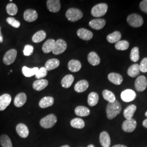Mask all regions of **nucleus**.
<instances>
[{"label": "nucleus", "instance_id": "nucleus-1", "mask_svg": "<svg viewBox=\"0 0 147 147\" xmlns=\"http://www.w3.org/2000/svg\"><path fill=\"white\" fill-rule=\"evenodd\" d=\"M121 107L118 101L116 100L112 103H109L106 107L107 117L109 119L115 118L121 112Z\"/></svg>", "mask_w": 147, "mask_h": 147}, {"label": "nucleus", "instance_id": "nucleus-2", "mask_svg": "<svg viewBox=\"0 0 147 147\" xmlns=\"http://www.w3.org/2000/svg\"><path fill=\"white\" fill-rule=\"evenodd\" d=\"M65 16L69 21L75 22L80 20L83 17V13L79 9L71 8L67 11Z\"/></svg>", "mask_w": 147, "mask_h": 147}, {"label": "nucleus", "instance_id": "nucleus-3", "mask_svg": "<svg viewBox=\"0 0 147 147\" xmlns=\"http://www.w3.org/2000/svg\"><path fill=\"white\" fill-rule=\"evenodd\" d=\"M57 121V117L53 114H50L42 118L40 121V124L45 129H49L54 126Z\"/></svg>", "mask_w": 147, "mask_h": 147}, {"label": "nucleus", "instance_id": "nucleus-4", "mask_svg": "<svg viewBox=\"0 0 147 147\" xmlns=\"http://www.w3.org/2000/svg\"><path fill=\"white\" fill-rule=\"evenodd\" d=\"M108 9V5L106 3H99L94 5L91 11L92 15L96 17L99 18L105 16Z\"/></svg>", "mask_w": 147, "mask_h": 147}, {"label": "nucleus", "instance_id": "nucleus-5", "mask_svg": "<svg viewBox=\"0 0 147 147\" xmlns=\"http://www.w3.org/2000/svg\"><path fill=\"white\" fill-rule=\"evenodd\" d=\"M127 21L130 26L133 27H140L143 24V20L141 16L137 14H132L127 16Z\"/></svg>", "mask_w": 147, "mask_h": 147}, {"label": "nucleus", "instance_id": "nucleus-6", "mask_svg": "<svg viewBox=\"0 0 147 147\" xmlns=\"http://www.w3.org/2000/svg\"><path fill=\"white\" fill-rule=\"evenodd\" d=\"M67 47V44L63 39H58L55 44L53 52L55 55H60L64 53Z\"/></svg>", "mask_w": 147, "mask_h": 147}, {"label": "nucleus", "instance_id": "nucleus-7", "mask_svg": "<svg viewBox=\"0 0 147 147\" xmlns=\"http://www.w3.org/2000/svg\"><path fill=\"white\" fill-rule=\"evenodd\" d=\"M16 56H17V51L16 49H11L5 53L3 57V62L5 65H8L11 64L16 61Z\"/></svg>", "mask_w": 147, "mask_h": 147}, {"label": "nucleus", "instance_id": "nucleus-8", "mask_svg": "<svg viewBox=\"0 0 147 147\" xmlns=\"http://www.w3.org/2000/svg\"><path fill=\"white\" fill-rule=\"evenodd\" d=\"M121 100L124 102H129L135 100L136 97V94L135 91L132 89H125L121 93Z\"/></svg>", "mask_w": 147, "mask_h": 147}, {"label": "nucleus", "instance_id": "nucleus-9", "mask_svg": "<svg viewBox=\"0 0 147 147\" xmlns=\"http://www.w3.org/2000/svg\"><path fill=\"white\" fill-rule=\"evenodd\" d=\"M137 126L136 121L134 119H126L122 124V129L126 132H132L134 131Z\"/></svg>", "mask_w": 147, "mask_h": 147}, {"label": "nucleus", "instance_id": "nucleus-10", "mask_svg": "<svg viewBox=\"0 0 147 147\" xmlns=\"http://www.w3.org/2000/svg\"><path fill=\"white\" fill-rule=\"evenodd\" d=\"M135 86L137 91L143 92L146 89L147 87V80L144 76H140L137 78Z\"/></svg>", "mask_w": 147, "mask_h": 147}, {"label": "nucleus", "instance_id": "nucleus-11", "mask_svg": "<svg viewBox=\"0 0 147 147\" xmlns=\"http://www.w3.org/2000/svg\"><path fill=\"white\" fill-rule=\"evenodd\" d=\"M38 15L37 11L31 9L26 10L24 14V18L25 20L29 22L36 21L38 19Z\"/></svg>", "mask_w": 147, "mask_h": 147}, {"label": "nucleus", "instance_id": "nucleus-12", "mask_svg": "<svg viewBox=\"0 0 147 147\" xmlns=\"http://www.w3.org/2000/svg\"><path fill=\"white\" fill-rule=\"evenodd\" d=\"M11 97L8 94H4L0 96V111H3L10 105Z\"/></svg>", "mask_w": 147, "mask_h": 147}, {"label": "nucleus", "instance_id": "nucleus-13", "mask_svg": "<svg viewBox=\"0 0 147 147\" xmlns=\"http://www.w3.org/2000/svg\"><path fill=\"white\" fill-rule=\"evenodd\" d=\"M47 9L50 11L57 13L61 9L60 1L58 0H48L47 1Z\"/></svg>", "mask_w": 147, "mask_h": 147}, {"label": "nucleus", "instance_id": "nucleus-14", "mask_svg": "<svg viewBox=\"0 0 147 147\" xmlns=\"http://www.w3.org/2000/svg\"><path fill=\"white\" fill-rule=\"evenodd\" d=\"M78 37L84 40H89L93 36V33L89 30L85 28H80L77 31Z\"/></svg>", "mask_w": 147, "mask_h": 147}, {"label": "nucleus", "instance_id": "nucleus-15", "mask_svg": "<svg viewBox=\"0 0 147 147\" xmlns=\"http://www.w3.org/2000/svg\"><path fill=\"white\" fill-rule=\"evenodd\" d=\"M106 24V21L102 19H95L89 22V26L93 29L99 30L104 28Z\"/></svg>", "mask_w": 147, "mask_h": 147}, {"label": "nucleus", "instance_id": "nucleus-16", "mask_svg": "<svg viewBox=\"0 0 147 147\" xmlns=\"http://www.w3.org/2000/svg\"><path fill=\"white\" fill-rule=\"evenodd\" d=\"M16 131L20 136L26 138L29 135V130L27 126L22 123H20L16 127Z\"/></svg>", "mask_w": 147, "mask_h": 147}, {"label": "nucleus", "instance_id": "nucleus-17", "mask_svg": "<svg viewBox=\"0 0 147 147\" xmlns=\"http://www.w3.org/2000/svg\"><path fill=\"white\" fill-rule=\"evenodd\" d=\"M27 100V95L24 93H20L17 95L14 99V104L16 107H21L24 105Z\"/></svg>", "mask_w": 147, "mask_h": 147}, {"label": "nucleus", "instance_id": "nucleus-18", "mask_svg": "<svg viewBox=\"0 0 147 147\" xmlns=\"http://www.w3.org/2000/svg\"><path fill=\"white\" fill-rule=\"evenodd\" d=\"M100 142L102 147H109L111 145V138L109 134L106 131L102 132L100 135Z\"/></svg>", "mask_w": 147, "mask_h": 147}, {"label": "nucleus", "instance_id": "nucleus-19", "mask_svg": "<svg viewBox=\"0 0 147 147\" xmlns=\"http://www.w3.org/2000/svg\"><path fill=\"white\" fill-rule=\"evenodd\" d=\"M89 84L86 80H81L75 85L74 89L78 93H82L86 90L88 88Z\"/></svg>", "mask_w": 147, "mask_h": 147}, {"label": "nucleus", "instance_id": "nucleus-20", "mask_svg": "<svg viewBox=\"0 0 147 147\" xmlns=\"http://www.w3.org/2000/svg\"><path fill=\"white\" fill-rule=\"evenodd\" d=\"M48 81L45 79H40L34 81L33 84V88L37 91L42 90L48 85Z\"/></svg>", "mask_w": 147, "mask_h": 147}, {"label": "nucleus", "instance_id": "nucleus-21", "mask_svg": "<svg viewBox=\"0 0 147 147\" xmlns=\"http://www.w3.org/2000/svg\"><path fill=\"white\" fill-rule=\"evenodd\" d=\"M108 79L111 82L116 85H120L123 82V77L120 74L112 73L108 75Z\"/></svg>", "mask_w": 147, "mask_h": 147}, {"label": "nucleus", "instance_id": "nucleus-22", "mask_svg": "<svg viewBox=\"0 0 147 147\" xmlns=\"http://www.w3.org/2000/svg\"><path fill=\"white\" fill-rule=\"evenodd\" d=\"M136 106L135 105H129L124 111V116L126 119H130L132 118L136 111Z\"/></svg>", "mask_w": 147, "mask_h": 147}, {"label": "nucleus", "instance_id": "nucleus-23", "mask_svg": "<svg viewBox=\"0 0 147 147\" xmlns=\"http://www.w3.org/2000/svg\"><path fill=\"white\" fill-rule=\"evenodd\" d=\"M82 65L81 62L78 60L72 59L68 63V69L70 71L75 73L78 72L81 69Z\"/></svg>", "mask_w": 147, "mask_h": 147}, {"label": "nucleus", "instance_id": "nucleus-24", "mask_svg": "<svg viewBox=\"0 0 147 147\" xmlns=\"http://www.w3.org/2000/svg\"><path fill=\"white\" fill-rule=\"evenodd\" d=\"M54 103V99L51 96H45L42 98L39 101V105L42 109L47 108L51 106Z\"/></svg>", "mask_w": 147, "mask_h": 147}, {"label": "nucleus", "instance_id": "nucleus-25", "mask_svg": "<svg viewBox=\"0 0 147 147\" xmlns=\"http://www.w3.org/2000/svg\"><path fill=\"white\" fill-rule=\"evenodd\" d=\"M88 61L91 65L96 66L100 64V58L96 53L90 52L88 55Z\"/></svg>", "mask_w": 147, "mask_h": 147}, {"label": "nucleus", "instance_id": "nucleus-26", "mask_svg": "<svg viewBox=\"0 0 147 147\" xmlns=\"http://www.w3.org/2000/svg\"><path fill=\"white\" fill-rule=\"evenodd\" d=\"M55 42H56L53 39H48L42 45V51L45 53H48L53 51V47H55Z\"/></svg>", "mask_w": 147, "mask_h": 147}, {"label": "nucleus", "instance_id": "nucleus-27", "mask_svg": "<svg viewBox=\"0 0 147 147\" xmlns=\"http://www.w3.org/2000/svg\"><path fill=\"white\" fill-rule=\"evenodd\" d=\"M74 78L72 75L69 74L65 76L61 81L62 86L65 88H68L73 83Z\"/></svg>", "mask_w": 147, "mask_h": 147}, {"label": "nucleus", "instance_id": "nucleus-28", "mask_svg": "<svg viewBox=\"0 0 147 147\" xmlns=\"http://www.w3.org/2000/svg\"><path fill=\"white\" fill-rule=\"evenodd\" d=\"M39 68L38 67H34L33 68H29L26 66H24L22 68V72L23 75L27 78H30L35 75L37 74Z\"/></svg>", "mask_w": 147, "mask_h": 147}, {"label": "nucleus", "instance_id": "nucleus-29", "mask_svg": "<svg viewBox=\"0 0 147 147\" xmlns=\"http://www.w3.org/2000/svg\"><path fill=\"white\" fill-rule=\"evenodd\" d=\"M47 37L45 32L41 30L36 32L32 37V41L35 43L41 42L43 41Z\"/></svg>", "mask_w": 147, "mask_h": 147}, {"label": "nucleus", "instance_id": "nucleus-30", "mask_svg": "<svg viewBox=\"0 0 147 147\" xmlns=\"http://www.w3.org/2000/svg\"><path fill=\"white\" fill-rule=\"evenodd\" d=\"M121 34L119 31H115L107 36V40L110 43H116L121 40Z\"/></svg>", "mask_w": 147, "mask_h": 147}, {"label": "nucleus", "instance_id": "nucleus-31", "mask_svg": "<svg viewBox=\"0 0 147 147\" xmlns=\"http://www.w3.org/2000/svg\"><path fill=\"white\" fill-rule=\"evenodd\" d=\"M59 61L57 59L53 58L48 60L45 63V68L47 71L52 70L55 69L57 68L59 65Z\"/></svg>", "mask_w": 147, "mask_h": 147}, {"label": "nucleus", "instance_id": "nucleus-32", "mask_svg": "<svg viewBox=\"0 0 147 147\" xmlns=\"http://www.w3.org/2000/svg\"><path fill=\"white\" fill-rule=\"evenodd\" d=\"M75 113L77 116L80 117H86L89 116L90 114V110L84 106H79L76 107L75 110Z\"/></svg>", "mask_w": 147, "mask_h": 147}, {"label": "nucleus", "instance_id": "nucleus-33", "mask_svg": "<svg viewBox=\"0 0 147 147\" xmlns=\"http://www.w3.org/2000/svg\"><path fill=\"white\" fill-rule=\"evenodd\" d=\"M140 73V67L138 64H135L130 66L127 70V74L129 76L135 78Z\"/></svg>", "mask_w": 147, "mask_h": 147}, {"label": "nucleus", "instance_id": "nucleus-34", "mask_svg": "<svg viewBox=\"0 0 147 147\" xmlns=\"http://www.w3.org/2000/svg\"><path fill=\"white\" fill-rule=\"evenodd\" d=\"M99 101V95L95 92L90 93L88 96V104L90 106H94Z\"/></svg>", "mask_w": 147, "mask_h": 147}, {"label": "nucleus", "instance_id": "nucleus-35", "mask_svg": "<svg viewBox=\"0 0 147 147\" xmlns=\"http://www.w3.org/2000/svg\"><path fill=\"white\" fill-rule=\"evenodd\" d=\"M70 125L74 128L76 129H82L85 126L84 121L79 118H76L72 119L70 121Z\"/></svg>", "mask_w": 147, "mask_h": 147}, {"label": "nucleus", "instance_id": "nucleus-36", "mask_svg": "<svg viewBox=\"0 0 147 147\" xmlns=\"http://www.w3.org/2000/svg\"><path fill=\"white\" fill-rule=\"evenodd\" d=\"M102 96L104 99L107 101L109 103L113 102L116 100L115 94L112 92L107 89H105L102 92Z\"/></svg>", "mask_w": 147, "mask_h": 147}, {"label": "nucleus", "instance_id": "nucleus-37", "mask_svg": "<svg viewBox=\"0 0 147 147\" xmlns=\"http://www.w3.org/2000/svg\"><path fill=\"white\" fill-rule=\"evenodd\" d=\"M0 143L2 147H13L10 138L5 134L0 137Z\"/></svg>", "mask_w": 147, "mask_h": 147}, {"label": "nucleus", "instance_id": "nucleus-38", "mask_svg": "<svg viewBox=\"0 0 147 147\" xmlns=\"http://www.w3.org/2000/svg\"><path fill=\"white\" fill-rule=\"evenodd\" d=\"M6 11L7 13L10 16H16L18 13V9L16 4L10 3L8 4L6 7Z\"/></svg>", "mask_w": 147, "mask_h": 147}, {"label": "nucleus", "instance_id": "nucleus-39", "mask_svg": "<svg viewBox=\"0 0 147 147\" xmlns=\"http://www.w3.org/2000/svg\"><path fill=\"white\" fill-rule=\"evenodd\" d=\"M129 47V43L126 40H119L117 42L115 45V47L118 50L124 51L126 50Z\"/></svg>", "mask_w": 147, "mask_h": 147}, {"label": "nucleus", "instance_id": "nucleus-40", "mask_svg": "<svg viewBox=\"0 0 147 147\" xmlns=\"http://www.w3.org/2000/svg\"><path fill=\"white\" fill-rule=\"evenodd\" d=\"M130 57L132 62H136L140 58L139 55V49L137 47H134L131 50Z\"/></svg>", "mask_w": 147, "mask_h": 147}, {"label": "nucleus", "instance_id": "nucleus-41", "mask_svg": "<svg viewBox=\"0 0 147 147\" xmlns=\"http://www.w3.org/2000/svg\"><path fill=\"white\" fill-rule=\"evenodd\" d=\"M47 70L45 67H42L39 69L37 74L35 75L36 78L38 80L42 79V78L45 77L47 75Z\"/></svg>", "mask_w": 147, "mask_h": 147}, {"label": "nucleus", "instance_id": "nucleus-42", "mask_svg": "<svg viewBox=\"0 0 147 147\" xmlns=\"http://www.w3.org/2000/svg\"><path fill=\"white\" fill-rule=\"evenodd\" d=\"M7 22L14 28H18L20 26V22L19 21L16 20L15 18L12 17H9L6 20Z\"/></svg>", "mask_w": 147, "mask_h": 147}, {"label": "nucleus", "instance_id": "nucleus-43", "mask_svg": "<svg viewBox=\"0 0 147 147\" xmlns=\"http://www.w3.org/2000/svg\"><path fill=\"white\" fill-rule=\"evenodd\" d=\"M33 50H34V47L33 46H32L31 45H26L24 49L23 53L25 56H31L33 53Z\"/></svg>", "mask_w": 147, "mask_h": 147}, {"label": "nucleus", "instance_id": "nucleus-44", "mask_svg": "<svg viewBox=\"0 0 147 147\" xmlns=\"http://www.w3.org/2000/svg\"><path fill=\"white\" fill-rule=\"evenodd\" d=\"M140 71L142 73L147 72V58H143L139 65Z\"/></svg>", "mask_w": 147, "mask_h": 147}, {"label": "nucleus", "instance_id": "nucleus-45", "mask_svg": "<svg viewBox=\"0 0 147 147\" xmlns=\"http://www.w3.org/2000/svg\"><path fill=\"white\" fill-rule=\"evenodd\" d=\"M140 8L141 11L147 14V0H143L141 2Z\"/></svg>", "mask_w": 147, "mask_h": 147}, {"label": "nucleus", "instance_id": "nucleus-46", "mask_svg": "<svg viewBox=\"0 0 147 147\" xmlns=\"http://www.w3.org/2000/svg\"><path fill=\"white\" fill-rule=\"evenodd\" d=\"M1 27H0V43L3 42V37H2V35L1 34Z\"/></svg>", "mask_w": 147, "mask_h": 147}, {"label": "nucleus", "instance_id": "nucleus-47", "mask_svg": "<svg viewBox=\"0 0 147 147\" xmlns=\"http://www.w3.org/2000/svg\"><path fill=\"white\" fill-rule=\"evenodd\" d=\"M143 125L146 128H147V119L143 121Z\"/></svg>", "mask_w": 147, "mask_h": 147}, {"label": "nucleus", "instance_id": "nucleus-48", "mask_svg": "<svg viewBox=\"0 0 147 147\" xmlns=\"http://www.w3.org/2000/svg\"><path fill=\"white\" fill-rule=\"evenodd\" d=\"M127 147L126 146H124V145H123V144H116L113 146V147Z\"/></svg>", "mask_w": 147, "mask_h": 147}, {"label": "nucleus", "instance_id": "nucleus-49", "mask_svg": "<svg viewBox=\"0 0 147 147\" xmlns=\"http://www.w3.org/2000/svg\"><path fill=\"white\" fill-rule=\"evenodd\" d=\"M87 147H95V146L93 144H89V146H88Z\"/></svg>", "mask_w": 147, "mask_h": 147}, {"label": "nucleus", "instance_id": "nucleus-50", "mask_svg": "<svg viewBox=\"0 0 147 147\" xmlns=\"http://www.w3.org/2000/svg\"><path fill=\"white\" fill-rule=\"evenodd\" d=\"M70 147L68 145H65V146H62V147Z\"/></svg>", "mask_w": 147, "mask_h": 147}, {"label": "nucleus", "instance_id": "nucleus-51", "mask_svg": "<svg viewBox=\"0 0 147 147\" xmlns=\"http://www.w3.org/2000/svg\"><path fill=\"white\" fill-rule=\"evenodd\" d=\"M145 116H146L147 117V111L146 112V113H145Z\"/></svg>", "mask_w": 147, "mask_h": 147}, {"label": "nucleus", "instance_id": "nucleus-52", "mask_svg": "<svg viewBox=\"0 0 147 147\" xmlns=\"http://www.w3.org/2000/svg\"><path fill=\"white\" fill-rule=\"evenodd\" d=\"M10 72H11V73H12V72H13V70H11V71H10Z\"/></svg>", "mask_w": 147, "mask_h": 147}]
</instances>
